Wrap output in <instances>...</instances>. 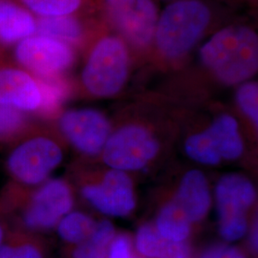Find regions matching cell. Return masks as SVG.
Wrapping results in <instances>:
<instances>
[{"instance_id": "obj_8", "label": "cell", "mask_w": 258, "mask_h": 258, "mask_svg": "<svg viewBox=\"0 0 258 258\" xmlns=\"http://www.w3.org/2000/svg\"><path fill=\"white\" fill-rule=\"evenodd\" d=\"M184 150L194 161L209 166L218 165L222 159H237L243 152L237 120L223 114L207 130L187 139Z\"/></svg>"}, {"instance_id": "obj_3", "label": "cell", "mask_w": 258, "mask_h": 258, "mask_svg": "<svg viewBox=\"0 0 258 258\" xmlns=\"http://www.w3.org/2000/svg\"><path fill=\"white\" fill-rule=\"evenodd\" d=\"M4 169L8 184L32 188L44 183L63 160V149L34 123L7 148Z\"/></svg>"}, {"instance_id": "obj_26", "label": "cell", "mask_w": 258, "mask_h": 258, "mask_svg": "<svg viewBox=\"0 0 258 258\" xmlns=\"http://www.w3.org/2000/svg\"><path fill=\"white\" fill-rule=\"evenodd\" d=\"M10 224L9 216L3 203L0 200V245L5 238L7 232L9 231Z\"/></svg>"}, {"instance_id": "obj_17", "label": "cell", "mask_w": 258, "mask_h": 258, "mask_svg": "<svg viewBox=\"0 0 258 258\" xmlns=\"http://www.w3.org/2000/svg\"><path fill=\"white\" fill-rule=\"evenodd\" d=\"M37 34L55 38L73 46L82 41L84 37V28L77 17L37 19Z\"/></svg>"}, {"instance_id": "obj_4", "label": "cell", "mask_w": 258, "mask_h": 258, "mask_svg": "<svg viewBox=\"0 0 258 258\" xmlns=\"http://www.w3.org/2000/svg\"><path fill=\"white\" fill-rule=\"evenodd\" d=\"M212 11L203 0H172L159 13L153 37L163 57L176 60L187 55L211 24Z\"/></svg>"}, {"instance_id": "obj_24", "label": "cell", "mask_w": 258, "mask_h": 258, "mask_svg": "<svg viewBox=\"0 0 258 258\" xmlns=\"http://www.w3.org/2000/svg\"><path fill=\"white\" fill-rule=\"evenodd\" d=\"M236 102L242 111L255 125L258 123V85L254 82L240 84L236 92Z\"/></svg>"}, {"instance_id": "obj_15", "label": "cell", "mask_w": 258, "mask_h": 258, "mask_svg": "<svg viewBox=\"0 0 258 258\" xmlns=\"http://www.w3.org/2000/svg\"><path fill=\"white\" fill-rule=\"evenodd\" d=\"M190 223L202 220L211 205V194L207 178L199 170H190L184 176L175 199Z\"/></svg>"}, {"instance_id": "obj_28", "label": "cell", "mask_w": 258, "mask_h": 258, "mask_svg": "<svg viewBox=\"0 0 258 258\" xmlns=\"http://www.w3.org/2000/svg\"><path fill=\"white\" fill-rule=\"evenodd\" d=\"M221 258H245L243 253L240 251L239 249H235V248H229L226 247Z\"/></svg>"}, {"instance_id": "obj_11", "label": "cell", "mask_w": 258, "mask_h": 258, "mask_svg": "<svg viewBox=\"0 0 258 258\" xmlns=\"http://www.w3.org/2000/svg\"><path fill=\"white\" fill-rule=\"evenodd\" d=\"M0 105L28 115L42 113L44 91L39 79L15 63L0 51Z\"/></svg>"}, {"instance_id": "obj_7", "label": "cell", "mask_w": 258, "mask_h": 258, "mask_svg": "<svg viewBox=\"0 0 258 258\" xmlns=\"http://www.w3.org/2000/svg\"><path fill=\"white\" fill-rule=\"evenodd\" d=\"M215 194L222 237L230 242L241 239L248 228L246 213L255 199L253 184L244 176L227 174L218 182Z\"/></svg>"}, {"instance_id": "obj_18", "label": "cell", "mask_w": 258, "mask_h": 258, "mask_svg": "<svg viewBox=\"0 0 258 258\" xmlns=\"http://www.w3.org/2000/svg\"><path fill=\"white\" fill-rule=\"evenodd\" d=\"M37 19L77 17L85 9L87 0H15Z\"/></svg>"}, {"instance_id": "obj_25", "label": "cell", "mask_w": 258, "mask_h": 258, "mask_svg": "<svg viewBox=\"0 0 258 258\" xmlns=\"http://www.w3.org/2000/svg\"><path fill=\"white\" fill-rule=\"evenodd\" d=\"M108 258H133L131 244L125 235H119L112 242Z\"/></svg>"}, {"instance_id": "obj_16", "label": "cell", "mask_w": 258, "mask_h": 258, "mask_svg": "<svg viewBox=\"0 0 258 258\" xmlns=\"http://www.w3.org/2000/svg\"><path fill=\"white\" fill-rule=\"evenodd\" d=\"M136 245L139 251L148 257H190V249L185 243L167 239L151 225H144L139 229Z\"/></svg>"}, {"instance_id": "obj_5", "label": "cell", "mask_w": 258, "mask_h": 258, "mask_svg": "<svg viewBox=\"0 0 258 258\" xmlns=\"http://www.w3.org/2000/svg\"><path fill=\"white\" fill-rule=\"evenodd\" d=\"M128 47L117 36H104L90 48L83 65V89L95 97L107 98L122 89L128 77Z\"/></svg>"}, {"instance_id": "obj_13", "label": "cell", "mask_w": 258, "mask_h": 258, "mask_svg": "<svg viewBox=\"0 0 258 258\" xmlns=\"http://www.w3.org/2000/svg\"><path fill=\"white\" fill-rule=\"evenodd\" d=\"M82 194L96 210L112 216H125L135 207L132 181L121 170L107 172L100 184H84Z\"/></svg>"}, {"instance_id": "obj_12", "label": "cell", "mask_w": 258, "mask_h": 258, "mask_svg": "<svg viewBox=\"0 0 258 258\" xmlns=\"http://www.w3.org/2000/svg\"><path fill=\"white\" fill-rule=\"evenodd\" d=\"M57 127L72 147L87 156L101 153L110 136L106 117L91 108L64 111L57 119Z\"/></svg>"}, {"instance_id": "obj_23", "label": "cell", "mask_w": 258, "mask_h": 258, "mask_svg": "<svg viewBox=\"0 0 258 258\" xmlns=\"http://www.w3.org/2000/svg\"><path fill=\"white\" fill-rule=\"evenodd\" d=\"M32 124L30 115L0 105V147L7 148Z\"/></svg>"}, {"instance_id": "obj_22", "label": "cell", "mask_w": 258, "mask_h": 258, "mask_svg": "<svg viewBox=\"0 0 258 258\" xmlns=\"http://www.w3.org/2000/svg\"><path fill=\"white\" fill-rule=\"evenodd\" d=\"M96 225L89 215L74 212L67 213L56 226L61 239L72 244H81L90 237Z\"/></svg>"}, {"instance_id": "obj_6", "label": "cell", "mask_w": 258, "mask_h": 258, "mask_svg": "<svg viewBox=\"0 0 258 258\" xmlns=\"http://www.w3.org/2000/svg\"><path fill=\"white\" fill-rule=\"evenodd\" d=\"M12 49L11 59L39 80L59 79L76 59L73 46L39 34L21 40Z\"/></svg>"}, {"instance_id": "obj_29", "label": "cell", "mask_w": 258, "mask_h": 258, "mask_svg": "<svg viewBox=\"0 0 258 258\" xmlns=\"http://www.w3.org/2000/svg\"><path fill=\"white\" fill-rule=\"evenodd\" d=\"M257 224L255 225V229L253 228V230L251 231V236H250V243L253 249H257V228H256Z\"/></svg>"}, {"instance_id": "obj_20", "label": "cell", "mask_w": 258, "mask_h": 258, "mask_svg": "<svg viewBox=\"0 0 258 258\" xmlns=\"http://www.w3.org/2000/svg\"><path fill=\"white\" fill-rule=\"evenodd\" d=\"M0 258H43V251L31 232L15 229L0 245Z\"/></svg>"}, {"instance_id": "obj_9", "label": "cell", "mask_w": 258, "mask_h": 258, "mask_svg": "<svg viewBox=\"0 0 258 258\" xmlns=\"http://www.w3.org/2000/svg\"><path fill=\"white\" fill-rule=\"evenodd\" d=\"M159 145L151 133L140 125H126L110 135L102 149L107 166L117 170H138L156 156Z\"/></svg>"}, {"instance_id": "obj_2", "label": "cell", "mask_w": 258, "mask_h": 258, "mask_svg": "<svg viewBox=\"0 0 258 258\" xmlns=\"http://www.w3.org/2000/svg\"><path fill=\"white\" fill-rule=\"evenodd\" d=\"M199 57L222 83H245L257 71V33L247 25L224 27L204 43Z\"/></svg>"}, {"instance_id": "obj_27", "label": "cell", "mask_w": 258, "mask_h": 258, "mask_svg": "<svg viewBox=\"0 0 258 258\" xmlns=\"http://www.w3.org/2000/svg\"><path fill=\"white\" fill-rule=\"evenodd\" d=\"M226 248L224 245H216L208 249L201 258H221L223 251Z\"/></svg>"}, {"instance_id": "obj_1", "label": "cell", "mask_w": 258, "mask_h": 258, "mask_svg": "<svg viewBox=\"0 0 258 258\" xmlns=\"http://www.w3.org/2000/svg\"><path fill=\"white\" fill-rule=\"evenodd\" d=\"M10 224L21 231H48L69 213L74 198L70 185L61 179L47 180L36 187L19 188L7 184L0 194Z\"/></svg>"}, {"instance_id": "obj_21", "label": "cell", "mask_w": 258, "mask_h": 258, "mask_svg": "<svg viewBox=\"0 0 258 258\" xmlns=\"http://www.w3.org/2000/svg\"><path fill=\"white\" fill-rule=\"evenodd\" d=\"M115 235V229L109 221H102L89 238L78 244L73 252L74 258H105L107 247Z\"/></svg>"}, {"instance_id": "obj_10", "label": "cell", "mask_w": 258, "mask_h": 258, "mask_svg": "<svg viewBox=\"0 0 258 258\" xmlns=\"http://www.w3.org/2000/svg\"><path fill=\"white\" fill-rule=\"evenodd\" d=\"M122 39L137 48L150 45L159 10L154 0H102Z\"/></svg>"}, {"instance_id": "obj_19", "label": "cell", "mask_w": 258, "mask_h": 258, "mask_svg": "<svg viewBox=\"0 0 258 258\" xmlns=\"http://www.w3.org/2000/svg\"><path fill=\"white\" fill-rule=\"evenodd\" d=\"M190 222L172 201L163 208L157 219V231L174 242H184L190 232Z\"/></svg>"}, {"instance_id": "obj_14", "label": "cell", "mask_w": 258, "mask_h": 258, "mask_svg": "<svg viewBox=\"0 0 258 258\" xmlns=\"http://www.w3.org/2000/svg\"><path fill=\"white\" fill-rule=\"evenodd\" d=\"M37 19L15 0H0V51L36 35Z\"/></svg>"}]
</instances>
